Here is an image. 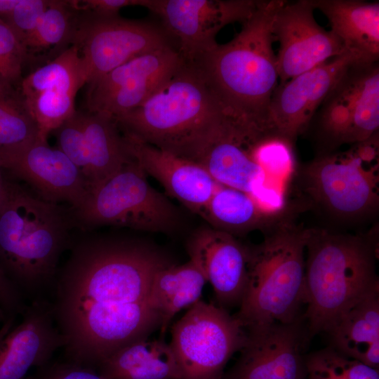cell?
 I'll list each match as a JSON object with an SVG mask.
<instances>
[{"mask_svg":"<svg viewBox=\"0 0 379 379\" xmlns=\"http://www.w3.org/2000/svg\"><path fill=\"white\" fill-rule=\"evenodd\" d=\"M168 36L147 22L78 11L72 45L81 57L85 84L133 58L170 45Z\"/></svg>","mask_w":379,"mask_h":379,"instance_id":"obj_11","label":"cell"},{"mask_svg":"<svg viewBox=\"0 0 379 379\" xmlns=\"http://www.w3.org/2000/svg\"><path fill=\"white\" fill-rule=\"evenodd\" d=\"M284 1H261L231 41L218 44L194 62L227 113L249 126L272 128L268 108L279 84L273 25Z\"/></svg>","mask_w":379,"mask_h":379,"instance_id":"obj_2","label":"cell"},{"mask_svg":"<svg viewBox=\"0 0 379 379\" xmlns=\"http://www.w3.org/2000/svg\"><path fill=\"white\" fill-rule=\"evenodd\" d=\"M293 142L274 131L257 141L253 156L267 180L284 186L294 167Z\"/></svg>","mask_w":379,"mask_h":379,"instance_id":"obj_32","label":"cell"},{"mask_svg":"<svg viewBox=\"0 0 379 379\" xmlns=\"http://www.w3.org/2000/svg\"><path fill=\"white\" fill-rule=\"evenodd\" d=\"M0 305L4 309L13 314L22 313L25 310L22 295L13 282L8 279L0 265Z\"/></svg>","mask_w":379,"mask_h":379,"instance_id":"obj_37","label":"cell"},{"mask_svg":"<svg viewBox=\"0 0 379 379\" xmlns=\"http://www.w3.org/2000/svg\"><path fill=\"white\" fill-rule=\"evenodd\" d=\"M79 11H88L105 17L119 15L123 8L130 6L145 7L146 0H71Z\"/></svg>","mask_w":379,"mask_h":379,"instance_id":"obj_36","label":"cell"},{"mask_svg":"<svg viewBox=\"0 0 379 379\" xmlns=\"http://www.w3.org/2000/svg\"><path fill=\"white\" fill-rule=\"evenodd\" d=\"M68 222L57 204L8 182L0 207V265L16 288L34 300L53 280L67 244Z\"/></svg>","mask_w":379,"mask_h":379,"instance_id":"obj_4","label":"cell"},{"mask_svg":"<svg viewBox=\"0 0 379 379\" xmlns=\"http://www.w3.org/2000/svg\"><path fill=\"white\" fill-rule=\"evenodd\" d=\"M27 379H104L95 369L69 361L55 362L38 368L37 371Z\"/></svg>","mask_w":379,"mask_h":379,"instance_id":"obj_35","label":"cell"},{"mask_svg":"<svg viewBox=\"0 0 379 379\" xmlns=\"http://www.w3.org/2000/svg\"><path fill=\"white\" fill-rule=\"evenodd\" d=\"M206 282L202 272L190 259L182 265L166 266L154 274L147 299L161 316V333L176 313L200 300Z\"/></svg>","mask_w":379,"mask_h":379,"instance_id":"obj_27","label":"cell"},{"mask_svg":"<svg viewBox=\"0 0 379 379\" xmlns=\"http://www.w3.org/2000/svg\"><path fill=\"white\" fill-rule=\"evenodd\" d=\"M308 229L282 222L258 245L247 246V279L235 317L246 330L300 318L305 305Z\"/></svg>","mask_w":379,"mask_h":379,"instance_id":"obj_6","label":"cell"},{"mask_svg":"<svg viewBox=\"0 0 379 379\" xmlns=\"http://www.w3.org/2000/svg\"><path fill=\"white\" fill-rule=\"evenodd\" d=\"M132 158L166 192L200 215L218 184L199 164L122 132Z\"/></svg>","mask_w":379,"mask_h":379,"instance_id":"obj_23","label":"cell"},{"mask_svg":"<svg viewBox=\"0 0 379 379\" xmlns=\"http://www.w3.org/2000/svg\"><path fill=\"white\" fill-rule=\"evenodd\" d=\"M27 55L22 43L0 18V79L20 86Z\"/></svg>","mask_w":379,"mask_h":379,"instance_id":"obj_33","label":"cell"},{"mask_svg":"<svg viewBox=\"0 0 379 379\" xmlns=\"http://www.w3.org/2000/svg\"><path fill=\"white\" fill-rule=\"evenodd\" d=\"M50 0H18L15 6L1 19L22 43L35 29Z\"/></svg>","mask_w":379,"mask_h":379,"instance_id":"obj_34","label":"cell"},{"mask_svg":"<svg viewBox=\"0 0 379 379\" xmlns=\"http://www.w3.org/2000/svg\"><path fill=\"white\" fill-rule=\"evenodd\" d=\"M20 86L0 79V157L38 138L37 126Z\"/></svg>","mask_w":379,"mask_h":379,"instance_id":"obj_30","label":"cell"},{"mask_svg":"<svg viewBox=\"0 0 379 379\" xmlns=\"http://www.w3.org/2000/svg\"><path fill=\"white\" fill-rule=\"evenodd\" d=\"M4 319V312H2V310L0 309V321L1 319Z\"/></svg>","mask_w":379,"mask_h":379,"instance_id":"obj_40","label":"cell"},{"mask_svg":"<svg viewBox=\"0 0 379 379\" xmlns=\"http://www.w3.org/2000/svg\"><path fill=\"white\" fill-rule=\"evenodd\" d=\"M357 61L363 60L345 53L278 84L268 108L270 126L294 142L308 128L319 106L343 74Z\"/></svg>","mask_w":379,"mask_h":379,"instance_id":"obj_19","label":"cell"},{"mask_svg":"<svg viewBox=\"0 0 379 379\" xmlns=\"http://www.w3.org/2000/svg\"><path fill=\"white\" fill-rule=\"evenodd\" d=\"M270 131L249 128L227 114L183 157L202 166L218 184L251 194L267 182L253 148Z\"/></svg>","mask_w":379,"mask_h":379,"instance_id":"obj_14","label":"cell"},{"mask_svg":"<svg viewBox=\"0 0 379 379\" xmlns=\"http://www.w3.org/2000/svg\"><path fill=\"white\" fill-rule=\"evenodd\" d=\"M260 0H146L145 7L162 20L164 30L178 43L186 62L194 63L218 43L215 37L226 25L244 22L257 9Z\"/></svg>","mask_w":379,"mask_h":379,"instance_id":"obj_12","label":"cell"},{"mask_svg":"<svg viewBox=\"0 0 379 379\" xmlns=\"http://www.w3.org/2000/svg\"><path fill=\"white\" fill-rule=\"evenodd\" d=\"M211 227L233 236L259 227L270 217L249 193L220 185L200 214Z\"/></svg>","mask_w":379,"mask_h":379,"instance_id":"obj_29","label":"cell"},{"mask_svg":"<svg viewBox=\"0 0 379 379\" xmlns=\"http://www.w3.org/2000/svg\"><path fill=\"white\" fill-rule=\"evenodd\" d=\"M74 211L77 220L86 227L114 225L169 233L180 222L178 208L149 185L134 159L92 190Z\"/></svg>","mask_w":379,"mask_h":379,"instance_id":"obj_7","label":"cell"},{"mask_svg":"<svg viewBox=\"0 0 379 379\" xmlns=\"http://www.w3.org/2000/svg\"><path fill=\"white\" fill-rule=\"evenodd\" d=\"M307 379H379L378 370L331 346L307 355Z\"/></svg>","mask_w":379,"mask_h":379,"instance_id":"obj_31","label":"cell"},{"mask_svg":"<svg viewBox=\"0 0 379 379\" xmlns=\"http://www.w3.org/2000/svg\"><path fill=\"white\" fill-rule=\"evenodd\" d=\"M84 85L81 57L73 45L23 77L20 88L39 139L47 141L49 133L76 112L75 98Z\"/></svg>","mask_w":379,"mask_h":379,"instance_id":"obj_18","label":"cell"},{"mask_svg":"<svg viewBox=\"0 0 379 379\" xmlns=\"http://www.w3.org/2000/svg\"><path fill=\"white\" fill-rule=\"evenodd\" d=\"M3 169L27 182L41 199L66 201L77 209L91 190L79 169L59 148L37 138L32 144L0 157Z\"/></svg>","mask_w":379,"mask_h":379,"instance_id":"obj_20","label":"cell"},{"mask_svg":"<svg viewBox=\"0 0 379 379\" xmlns=\"http://www.w3.org/2000/svg\"><path fill=\"white\" fill-rule=\"evenodd\" d=\"M314 121L330 147L354 144L378 133V61L352 64L319 106Z\"/></svg>","mask_w":379,"mask_h":379,"instance_id":"obj_10","label":"cell"},{"mask_svg":"<svg viewBox=\"0 0 379 379\" xmlns=\"http://www.w3.org/2000/svg\"><path fill=\"white\" fill-rule=\"evenodd\" d=\"M246 340L247 332L234 315L199 300L174 324L169 345L181 379H220L229 359Z\"/></svg>","mask_w":379,"mask_h":379,"instance_id":"obj_8","label":"cell"},{"mask_svg":"<svg viewBox=\"0 0 379 379\" xmlns=\"http://www.w3.org/2000/svg\"><path fill=\"white\" fill-rule=\"evenodd\" d=\"M378 286L376 249L371 241L308 229L302 317L310 338L327 333L348 307Z\"/></svg>","mask_w":379,"mask_h":379,"instance_id":"obj_3","label":"cell"},{"mask_svg":"<svg viewBox=\"0 0 379 379\" xmlns=\"http://www.w3.org/2000/svg\"><path fill=\"white\" fill-rule=\"evenodd\" d=\"M22 314L20 324L0 343V379H26L32 367L48 364L63 346L50 302L33 300Z\"/></svg>","mask_w":379,"mask_h":379,"instance_id":"obj_22","label":"cell"},{"mask_svg":"<svg viewBox=\"0 0 379 379\" xmlns=\"http://www.w3.org/2000/svg\"><path fill=\"white\" fill-rule=\"evenodd\" d=\"M78 11L72 1L50 0L35 29L22 46L27 62L44 64L72 45Z\"/></svg>","mask_w":379,"mask_h":379,"instance_id":"obj_28","label":"cell"},{"mask_svg":"<svg viewBox=\"0 0 379 379\" xmlns=\"http://www.w3.org/2000/svg\"><path fill=\"white\" fill-rule=\"evenodd\" d=\"M314 10L310 0L285 1L276 15L273 34L279 44L277 65L280 83L350 53L331 30L317 23Z\"/></svg>","mask_w":379,"mask_h":379,"instance_id":"obj_17","label":"cell"},{"mask_svg":"<svg viewBox=\"0 0 379 379\" xmlns=\"http://www.w3.org/2000/svg\"><path fill=\"white\" fill-rule=\"evenodd\" d=\"M187 251L211 284L218 306L225 310L239 306L247 279V246L234 236L211 227L192 235Z\"/></svg>","mask_w":379,"mask_h":379,"instance_id":"obj_21","label":"cell"},{"mask_svg":"<svg viewBox=\"0 0 379 379\" xmlns=\"http://www.w3.org/2000/svg\"><path fill=\"white\" fill-rule=\"evenodd\" d=\"M114 118L100 112H76L54 135L58 148L79 169L91 191L133 159Z\"/></svg>","mask_w":379,"mask_h":379,"instance_id":"obj_15","label":"cell"},{"mask_svg":"<svg viewBox=\"0 0 379 379\" xmlns=\"http://www.w3.org/2000/svg\"><path fill=\"white\" fill-rule=\"evenodd\" d=\"M235 364L220 379H307L305 345L309 335L302 315L291 323H272L248 330Z\"/></svg>","mask_w":379,"mask_h":379,"instance_id":"obj_16","label":"cell"},{"mask_svg":"<svg viewBox=\"0 0 379 379\" xmlns=\"http://www.w3.org/2000/svg\"><path fill=\"white\" fill-rule=\"evenodd\" d=\"M328 19L345 48L366 62L379 59V2L310 0Z\"/></svg>","mask_w":379,"mask_h":379,"instance_id":"obj_24","label":"cell"},{"mask_svg":"<svg viewBox=\"0 0 379 379\" xmlns=\"http://www.w3.org/2000/svg\"><path fill=\"white\" fill-rule=\"evenodd\" d=\"M2 167L0 164V207L4 202L8 191V182L4 178L2 175Z\"/></svg>","mask_w":379,"mask_h":379,"instance_id":"obj_38","label":"cell"},{"mask_svg":"<svg viewBox=\"0 0 379 379\" xmlns=\"http://www.w3.org/2000/svg\"><path fill=\"white\" fill-rule=\"evenodd\" d=\"M227 114L203 71L184 62L142 105L114 119L122 132L183 157Z\"/></svg>","mask_w":379,"mask_h":379,"instance_id":"obj_5","label":"cell"},{"mask_svg":"<svg viewBox=\"0 0 379 379\" xmlns=\"http://www.w3.org/2000/svg\"><path fill=\"white\" fill-rule=\"evenodd\" d=\"M347 151L326 153L307 168L313 195L334 213H364L378 202V133Z\"/></svg>","mask_w":379,"mask_h":379,"instance_id":"obj_9","label":"cell"},{"mask_svg":"<svg viewBox=\"0 0 379 379\" xmlns=\"http://www.w3.org/2000/svg\"><path fill=\"white\" fill-rule=\"evenodd\" d=\"M171 265L155 248L127 239H87L74 246L55 284V325L72 342L100 319L147 299L154 274Z\"/></svg>","mask_w":379,"mask_h":379,"instance_id":"obj_1","label":"cell"},{"mask_svg":"<svg viewBox=\"0 0 379 379\" xmlns=\"http://www.w3.org/2000/svg\"><path fill=\"white\" fill-rule=\"evenodd\" d=\"M185 61L171 44L140 55L88 84V111L115 119L142 105Z\"/></svg>","mask_w":379,"mask_h":379,"instance_id":"obj_13","label":"cell"},{"mask_svg":"<svg viewBox=\"0 0 379 379\" xmlns=\"http://www.w3.org/2000/svg\"><path fill=\"white\" fill-rule=\"evenodd\" d=\"M14 322L13 317H10L5 323L3 324L0 328V343L4 338V337L8 333V332L12 329Z\"/></svg>","mask_w":379,"mask_h":379,"instance_id":"obj_39","label":"cell"},{"mask_svg":"<svg viewBox=\"0 0 379 379\" xmlns=\"http://www.w3.org/2000/svg\"><path fill=\"white\" fill-rule=\"evenodd\" d=\"M326 333L334 350L378 370L379 286L348 307Z\"/></svg>","mask_w":379,"mask_h":379,"instance_id":"obj_25","label":"cell"},{"mask_svg":"<svg viewBox=\"0 0 379 379\" xmlns=\"http://www.w3.org/2000/svg\"><path fill=\"white\" fill-rule=\"evenodd\" d=\"M104 379H181V372L169 344L142 339L103 360L97 367Z\"/></svg>","mask_w":379,"mask_h":379,"instance_id":"obj_26","label":"cell"}]
</instances>
